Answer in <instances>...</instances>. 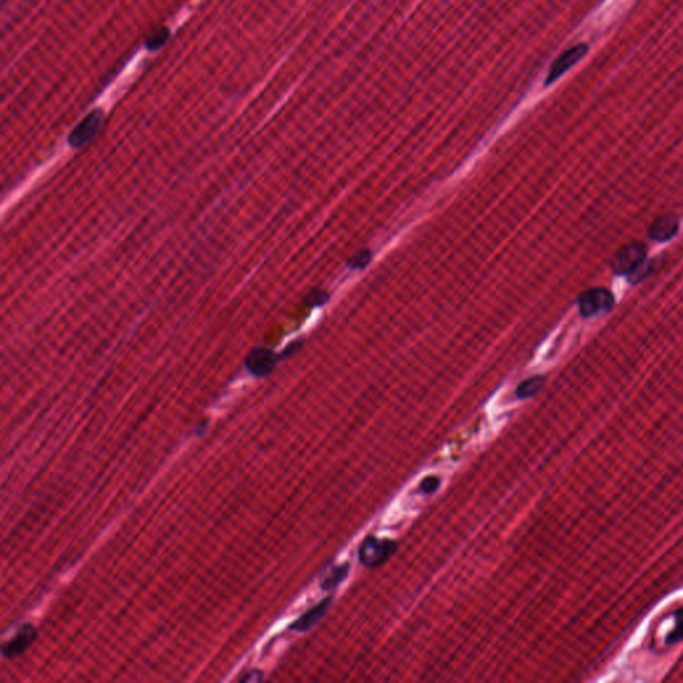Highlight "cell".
Instances as JSON below:
<instances>
[{
	"label": "cell",
	"instance_id": "cell-1",
	"mask_svg": "<svg viewBox=\"0 0 683 683\" xmlns=\"http://www.w3.org/2000/svg\"><path fill=\"white\" fill-rule=\"evenodd\" d=\"M397 550L398 543L395 541L369 535L359 546V561L370 569L380 567L386 564Z\"/></svg>",
	"mask_w": 683,
	"mask_h": 683
},
{
	"label": "cell",
	"instance_id": "cell-2",
	"mask_svg": "<svg viewBox=\"0 0 683 683\" xmlns=\"http://www.w3.org/2000/svg\"><path fill=\"white\" fill-rule=\"evenodd\" d=\"M646 255L647 246L640 242H633L618 249V252L611 259L610 267L618 275H629L642 262L646 261Z\"/></svg>",
	"mask_w": 683,
	"mask_h": 683
},
{
	"label": "cell",
	"instance_id": "cell-3",
	"mask_svg": "<svg viewBox=\"0 0 683 683\" xmlns=\"http://www.w3.org/2000/svg\"><path fill=\"white\" fill-rule=\"evenodd\" d=\"M614 295L610 290L603 287H596L579 295L578 308L583 316H594L599 313L610 311L614 306Z\"/></svg>",
	"mask_w": 683,
	"mask_h": 683
},
{
	"label": "cell",
	"instance_id": "cell-4",
	"mask_svg": "<svg viewBox=\"0 0 683 683\" xmlns=\"http://www.w3.org/2000/svg\"><path fill=\"white\" fill-rule=\"evenodd\" d=\"M281 359V355H278L270 348H257L251 350V353L246 357L244 365L249 374L257 378H264L271 374Z\"/></svg>",
	"mask_w": 683,
	"mask_h": 683
},
{
	"label": "cell",
	"instance_id": "cell-5",
	"mask_svg": "<svg viewBox=\"0 0 683 683\" xmlns=\"http://www.w3.org/2000/svg\"><path fill=\"white\" fill-rule=\"evenodd\" d=\"M103 118L104 117L100 109H95L91 114H88L87 117L71 131L68 136V144L72 149H80L86 146L98 134L99 129L103 123Z\"/></svg>",
	"mask_w": 683,
	"mask_h": 683
},
{
	"label": "cell",
	"instance_id": "cell-6",
	"mask_svg": "<svg viewBox=\"0 0 683 683\" xmlns=\"http://www.w3.org/2000/svg\"><path fill=\"white\" fill-rule=\"evenodd\" d=\"M36 635H38V633H36V629L33 628V625H30V623L23 625L19 631L15 634V637H12L11 640L3 643V646H1L3 655L6 658H15V657L21 655L33 645V640H36Z\"/></svg>",
	"mask_w": 683,
	"mask_h": 683
},
{
	"label": "cell",
	"instance_id": "cell-7",
	"mask_svg": "<svg viewBox=\"0 0 683 683\" xmlns=\"http://www.w3.org/2000/svg\"><path fill=\"white\" fill-rule=\"evenodd\" d=\"M587 51H588V47L583 43L578 44L573 48L567 50L554 62L546 83L549 85L554 80H556L559 76L564 75L567 70H570L573 65H576L587 54Z\"/></svg>",
	"mask_w": 683,
	"mask_h": 683
},
{
	"label": "cell",
	"instance_id": "cell-8",
	"mask_svg": "<svg viewBox=\"0 0 683 683\" xmlns=\"http://www.w3.org/2000/svg\"><path fill=\"white\" fill-rule=\"evenodd\" d=\"M333 602V598L328 596L323 599L322 602H319L316 606L313 608H310L307 613H304L303 615L301 618L298 619L296 622H294L291 625V630L294 631H308L311 629L313 626H315L321 619L323 618L326 615V613L328 611V608Z\"/></svg>",
	"mask_w": 683,
	"mask_h": 683
},
{
	"label": "cell",
	"instance_id": "cell-9",
	"mask_svg": "<svg viewBox=\"0 0 683 683\" xmlns=\"http://www.w3.org/2000/svg\"><path fill=\"white\" fill-rule=\"evenodd\" d=\"M679 228L678 219L672 215H663L652 222L649 230V237L657 242H667L677 235Z\"/></svg>",
	"mask_w": 683,
	"mask_h": 683
},
{
	"label": "cell",
	"instance_id": "cell-10",
	"mask_svg": "<svg viewBox=\"0 0 683 683\" xmlns=\"http://www.w3.org/2000/svg\"><path fill=\"white\" fill-rule=\"evenodd\" d=\"M546 378L542 375H535L529 380H523L521 384L517 387L515 395L518 399H527L537 395L539 391L542 390L544 386Z\"/></svg>",
	"mask_w": 683,
	"mask_h": 683
},
{
	"label": "cell",
	"instance_id": "cell-11",
	"mask_svg": "<svg viewBox=\"0 0 683 683\" xmlns=\"http://www.w3.org/2000/svg\"><path fill=\"white\" fill-rule=\"evenodd\" d=\"M348 571H350V564H342V566H338L335 569H333L331 571H328V573L322 578L321 587H322L323 590L334 588V587L339 585V583L348 576Z\"/></svg>",
	"mask_w": 683,
	"mask_h": 683
},
{
	"label": "cell",
	"instance_id": "cell-12",
	"mask_svg": "<svg viewBox=\"0 0 683 683\" xmlns=\"http://www.w3.org/2000/svg\"><path fill=\"white\" fill-rule=\"evenodd\" d=\"M372 259V251L370 249H360L354 254L348 261V269L351 270H363L367 267Z\"/></svg>",
	"mask_w": 683,
	"mask_h": 683
},
{
	"label": "cell",
	"instance_id": "cell-13",
	"mask_svg": "<svg viewBox=\"0 0 683 683\" xmlns=\"http://www.w3.org/2000/svg\"><path fill=\"white\" fill-rule=\"evenodd\" d=\"M674 617H675V628L666 638V642L669 645L681 642L683 640V608L677 610L674 613Z\"/></svg>",
	"mask_w": 683,
	"mask_h": 683
},
{
	"label": "cell",
	"instance_id": "cell-14",
	"mask_svg": "<svg viewBox=\"0 0 683 683\" xmlns=\"http://www.w3.org/2000/svg\"><path fill=\"white\" fill-rule=\"evenodd\" d=\"M170 38V31L167 28H159L158 31L152 33L147 41V48L149 50H158L163 44L166 43Z\"/></svg>",
	"mask_w": 683,
	"mask_h": 683
},
{
	"label": "cell",
	"instance_id": "cell-15",
	"mask_svg": "<svg viewBox=\"0 0 683 683\" xmlns=\"http://www.w3.org/2000/svg\"><path fill=\"white\" fill-rule=\"evenodd\" d=\"M652 263H654V262H642L634 271L630 272L629 281H631L633 283H637L642 281V279H645V278L652 271Z\"/></svg>",
	"mask_w": 683,
	"mask_h": 683
},
{
	"label": "cell",
	"instance_id": "cell-16",
	"mask_svg": "<svg viewBox=\"0 0 683 683\" xmlns=\"http://www.w3.org/2000/svg\"><path fill=\"white\" fill-rule=\"evenodd\" d=\"M439 486H441V478L436 477V475H430V477H426L423 479L421 485H419V488H421L423 494H433L439 488Z\"/></svg>",
	"mask_w": 683,
	"mask_h": 683
},
{
	"label": "cell",
	"instance_id": "cell-17",
	"mask_svg": "<svg viewBox=\"0 0 683 683\" xmlns=\"http://www.w3.org/2000/svg\"><path fill=\"white\" fill-rule=\"evenodd\" d=\"M328 299H330V294L325 291V290H313L311 293L308 294L306 302L310 304V306H322V304H325Z\"/></svg>",
	"mask_w": 683,
	"mask_h": 683
},
{
	"label": "cell",
	"instance_id": "cell-18",
	"mask_svg": "<svg viewBox=\"0 0 683 683\" xmlns=\"http://www.w3.org/2000/svg\"><path fill=\"white\" fill-rule=\"evenodd\" d=\"M301 348H302V340H296V342L291 343L289 348L283 351L282 354H281V358H289L290 355H293L296 351H299Z\"/></svg>",
	"mask_w": 683,
	"mask_h": 683
},
{
	"label": "cell",
	"instance_id": "cell-19",
	"mask_svg": "<svg viewBox=\"0 0 683 683\" xmlns=\"http://www.w3.org/2000/svg\"><path fill=\"white\" fill-rule=\"evenodd\" d=\"M249 675H246L244 678H242L240 681L242 682H257V681H262L263 679V674L261 672H249Z\"/></svg>",
	"mask_w": 683,
	"mask_h": 683
}]
</instances>
